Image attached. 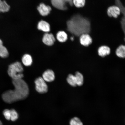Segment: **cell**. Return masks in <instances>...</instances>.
Here are the masks:
<instances>
[{"instance_id":"cell-1","label":"cell","mask_w":125,"mask_h":125,"mask_svg":"<svg viewBox=\"0 0 125 125\" xmlns=\"http://www.w3.org/2000/svg\"><path fill=\"white\" fill-rule=\"evenodd\" d=\"M12 83L14 89L6 91L2 95L3 100L8 104H12L24 100L29 94V87L26 82L22 79L12 80Z\"/></svg>"},{"instance_id":"cell-2","label":"cell","mask_w":125,"mask_h":125,"mask_svg":"<svg viewBox=\"0 0 125 125\" xmlns=\"http://www.w3.org/2000/svg\"><path fill=\"white\" fill-rule=\"evenodd\" d=\"M85 20L80 16H74L67 22L68 31L76 36L86 33L83 29V22Z\"/></svg>"},{"instance_id":"cell-3","label":"cell","mask_w":125,"mask_h":125,"mask_svg":"<svg viewBox=\"0 0 125 125\" xmlns=\"http://www.w3.org/2000/svg\"><path fill=\"white\" fill-rule=\"evenodd\" d=\"M23 68L21 62H16L9 65L7 73L12 80L22 79L24 76L23 73Z\"/></svg>"},{"instance_id":"cell-4","label":"cell","mask_w":125,"mask_h":125,"mask_svg":"<svg viewBox=\"0 0 125 125\" xmlns=\"http://www.w3.org/2000/svg\"><path fill=\"white\" fill-rule=\"evenodd\" d=\"M52 5L59 10H65L68 9L67 5H73V0H51Z\"/></svg>"},{"instance_id":"cell-5","label":"cell","mask_w":125,"mask_h":125,"mask_svg":"<svg viewBox=\"0 0 125 125\" xmlns=\"http://www.w3.org/2000/svg\"><path fill=\"white\" fill-rule=\"evenodd\" d=\"M35 89L38 93L42 94L47 92L48 85L42 77H40L37 78L35 79Z\"/></svg>"},{"instance_id":"cell-6","label":"cell","mask_w":125,"mask_h":125,"mask_svg":"<svg viewBox=\"0 0 125 125\" xmlns=\"http://www.w3.org/2000/svg\"><path fill=\"white\" fill-rule=\"evenodd\" d=\"M121 10L118 6L113 5L107 8V14L108 16L111 18L116 19L121 15Z\"/></svg>"},{"instance_id":"cell-7","label":"cell","mask_w":125,"mask_h":125,"mask_svg":"<svg viewBox=\"0 0 125 125\" xmlns=\"http://www.w3.org/2000/svg\"><path fill=\"white\" fill-rule=\"evenodd\" d=\"M79 41L81 44L85 47H88L93 43V40L91 36L88 33H84L80 36Z\"/></svg>"},{"instance_id":"cell-8","label":"cell","mask_w":125,"mask_h":125,"mask_svg":"<svg viewBox=\"0 0 125 125\" xmlns=\"http://www.w3.org/2000/svg\"><path fill=\"white\" fill-rule=\"evenodd\" d=\"M39 13L43 16H46L49 15L51 10V8L49 6L42 3L37 8Z\"/></svg>"},{"instance_id":"cell-9","label":"cell","mask_w":125,"mask_h":125,"mask_svg":"<svg viewBox=\"0 0 125 125\" xmlns=\"http://www.w3.org/2000/svg\"><path fill=\"white\" fill-rule=\"evenodd\" d=\"M42 41L43 43L47 46H51L54 44L55 39L53 34L46 33L43 35Z\"/></svg>"},{"instance_id":"cell-10","label":"cell","mask_w":125,"mask_h":125,"mask_svg":"<svg viewBox=\"0 0 125 125\" xmlns=\"http://www.w3.org/2000/svg\"><path fill=\"white\" fill-rule=\"evenodd\" d=\"M42 77L45 82H51L54 80L55 79V75L52 70L48 69L44 72Z\"/></svg>"},{"instance_id":"cell-11","label":"cell","mask_w":125,"mask_h":125,"mask_svg":"<svg viewBox=\"0 0 125 125\" xmlns=\"http://www.w3.org/2000/svg\"><path fill=\"white\" fill-rule=\"evenodd\" d=\"M111 49L106 45H102L98 48V55L101 57H104L110 54Z\"/></svg>"},{"instance_id":"cell-12","label":"cell","mask_w":125,"mask_h":125,"mask_svg":"<svg viewBox=\"0 0 125 125\" xmlns=\"http://www.w3.org/2000/svg\"><path fill=\"white\" fill-rule=\"evenodd\" d=\"M37 28L39 30L45 32L47 33L50 31V26L49 23L43 20L39 22Z\"/></svg>"},{"instance_id":"cell-13","label":"cell","mask_w":125,"mask_h":125,"mask_svg":"<svg viewBox=\"0 0 125 125\" xmlns=\"http://www.w3.org/2000/svg\"><path fill=\"white\" fill-rule=\"evenodd\" d=\"M22 62L23 65L26 66H29L32 65L33 62L32 58L29 54H26L23 56Z\"/></svg>"},{"instance_id":"cell-14","label":"cell","mask_w":125,"mask_h":125,"mask_svg":"<svg viewBox=\"0 0 125 125\" xmlns=\"http://www.w3.org/2000/svg\"><path fill=\"white\" fill-rule=\"evenodd\" d=\"M115 53L117 57L120 58H125V45L119 46L116 50Z\"/></svg>"},{"instance_id":"cell-15","label":"cell","mask_w":125,"mask_h":125,"mask_svg":"<svg viewBox=\"0 0 125 125\" xmlns=\"http://www.w3.org/2000/svg\"><path fill=\"white\" fill-rule=\"evenodd\" d=\"M56 37L59 42L61 43L64 42L68 39V35L64 31H59L57 33Z\"/></svg>"},{"instance_id":"cell-16","label":"cell","mask_w":125,"mask_h":125,"mask_svg":"<svg viewBox=\"0 0 125 125\" xmlns=\"http://www.w3.org/2000/svg\"><path fill=\"white\" fill-rule=\"evenodd\" d=\"M8 51L7 48L3 45V42L0 39V57L6 58L9 56Z\"/></svg>"},{"instance_id":"cell-17","label":"cell","mask_w":125,"mask_h":125,"mask_svg":"<svg viewBox=\"0 0 125 125\" xmlns=\"http://www.w3.org/2000/svg\"><path fill=\"white\" fill-rule=\"evenodd\" d=\"M10 9V6L5 0H0V13L7 12L9 11Z\"/></svg>"},{"instance_id":"cell-18","label":"cell","mask_w":125,"mask_h":125,"mask_svg":"<svg viewBox=\"0 0 125 125\" xmlns=\"http://www.w3.org/2000/svg\"><path fill=\"white\" fill-rule=\"evenodd\" d=\"M75 76L77 86H80L84 83V79L83 76L79 72H77L75 75Z\"/></svg>"},{"instance_id":"cell-19","label":"cell","mask_w":125,"mask_h":125,"mask_svg":"<svg viewBox=\"0 0 125 125\" xmlns=\"http://www.w3.org/2000/svg\"><path fill=\"white\" fill-rule=\"evenodd\" d=\"M67 82L69 85L73 87L77 86L75 76L72 74L68 75L67 78Z\"/></svg>"},{"instance_id":"cell-20","label":"cell","mask_w":125,"mask_h":125,"mask_svg":"<svg viewBox=\"0 0 125 125\" xmlns=\"http://www.w3.org/2000/svg\"><path fill=\"white\" fill-rule=\"evenodd\" d=\"M86 0H73V5L76 7H83L85 5Z\"/></svg>"},{"instance_id":"cell-21","label":"cell","mask_w":125,"mask_h":125,"mask_svg":"<svg viewBox=\"0 0 125 125\" xmlns=\"http://www.w3.org/2000/svg\"><path fill=\"white\" fill-rule=\"evenodd\" d=\"M70 125H83V124L79 118L77 117H75L70 120Z\"/></svg>"},{"instance_id":"cell-22","label":"cell","mask_w":125,"mask_h":125,"mask_svg":"<svg viewBox=\"0 0 125 125\" xmlns=\"http://www.w3.org/2000/svg\"><path fill=\"white\" fill-rule=\"evenodd\" d=\"M10 120L12 121H16L19 117L18 114L15 109H12L10 110Z\"/></svg>"},{"instance_id":"cell-23","label":"cell","mask_w":125,"mask_h":125,"mask_svg":"<svg viewBox=\"0 0 125 125\" xmlns=\"http://www.w3.org/2000/svg\"><path fill=\"white\" fill-rule=\"evenodd\" d=\"M3 115L6 120L9 121L10 120V110L6 109H4L3 112Z\"/></svg>"},{"instance_id":"cell-24","label":"cell","mask_w":125,"mask_h":125,"mask_svg":"<svg viewBox=\"0 0 125 125\" xmlns=\"http://www.w3.org/2000/svg\"><path fill=\"white\" fill-rule=\"evenodd\" d=\"M70 39H71V40L72 41H73L74 40V38L73 37H71V38H70Z\"/></svg>"},{"instance_id":"cell-25","label":"cell","mask_w":125,"mask_h":125,"mask_svg":"<svg viewBox=\"0 0 125 125\" xmlns=\"http://www.w3.org/2000/svg\"><path fill=\"white\" fill-rule=\"evenodd\" d=\"M0 125H3L2 122L1 121V120H0Z\"/></svg>"}]
</instances>
